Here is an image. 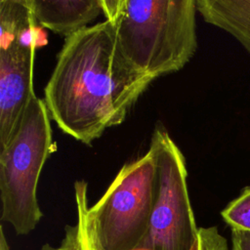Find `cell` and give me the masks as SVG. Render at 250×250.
<instances>
[{"label":"cell","instance_id":"obj_1","mask_svg":"<svg viewBox=\"0 0 250 250\" xmlns=\"http://www.w3.org/2000/svg\"><path fill=\"white\" fill-rule=\"evenodd\" d=\"M153 80L125 58L113 26L104 21L65 38L44 102L63 133L90 145L124 121Z\"/></svg>","mask_w":250,"mask_h":250},{"label":"cell","instance_id":"obj_8","mask_svg":"<svg viewBox=\"0 0 250 250\" xmlns=\"http://www.w3.org/2000/svg\"><path fill=\"white\" fill-rule=\"evenodd\" d=\"M38 23L65 38L82 30L102 11V0H28Z\"/></svg>","mask_w":250,"mask_h":250},{"label":"cell","instance_id":"obj_7","mask_svg":"<svg viewBox=\"0 0 250 250\" xmlns=\"http://www.w3.org/2000/svg\"><path fill=\"white\" fill-rule=\"evenodd\" d=\"M74 196L77 211L76 223L65 226L63 236L58 244L45 243L41 250H102L89 217L87 183L85 181L74 183ZM134 250L148 249L139 247ZM191 250H230V248L217 227H209L199 228L196 241Z\"/></svg>","mask_w":250,"mask_h":250},{"label":"cell","instance_id":"obj_6","mask_svg":"<svg viewBox=\"0 0 250 250\" xmlns=\"http://www.w3.org/2000/svg\"><path fill=\"white\" fill-rule=\"evenodd\" d=\"M36 35L0 47V149L16 132L33 90Z\"/></svg>","mask_w":250,"mask_h":250},{"label":"cell","instance_id":"obj_10","mask_svg":"<svg viewBox=\"0 0 250 250\" xmlns=\"http://www.w3.org/2000/svg\"><path fill=\"white\" fill-rule=\"evenodd\" d=\"M35 21L28 0H1L0 47L36 35Z\"/></svg>","mask_w":250,"mask_h":250},{"label":"cell","instance_id":"obj_11","mask_svg":"<svg viewBox=\"0 0 250 250\" xmlns=\"http://www.w3.org/2000/svg\"><path fill=\"white\" fill-rule=\"evenodd\" d=\"M221 216L231 229L250 232V187L243 188L241 193L222 210Z\"/></svg>","mask_w":250,"mask_h":250},{"label":"cell","instance_id":"obj_12","mask_svg":"<svg viewBox=\"0 0 250 250\" xmlns=\"http://www.w3.org/2000/svg\"><path fill=\"white\" fill-rule=\"evenodd\" d=\"M230 250H250V232L231 229Z\"/></svg>","mask_w":250,"mask_h":250},{"label":"cell","instance_id":"obj_3","mask_svg":"<svg viewBox=\"0 0 250 250\" xmlns=\"http://www.w3.org/2000/svg\"><path fill=\"white\" fill-rule=\"evenodd\" d=\"M50 118L44 100L35 97L13 137L0 149L1 221L19 235L31 232L43 216L37 186L45 162L56 150Z\"/></svg>","mask_w":250,"mask_h":250},{"label":"cell","instance_id":"obj_9","mask_svg":"<svg viewBox=\"0 0 250 250\" xmlns=\"http://www.w3.org/2000/svg\"><path fill=\"white\" fill-rule=\"evenodd\" d=\"M204 21L233 36L250 54V0H195Z\"/></svg>","mask_w":250,"mask_h":250},{"label":"cell","instance_id":"obj_2","mask_svg":"<svg viewBox=\"0 0 250 250\" xmlns=\"http://www.w3.org/2000/svg\"><path fill=\"white\" fill-rule=\"evenodd\" d=\"M102 11L125 58L154 79L183 68L196 51L195 0H102Z\"/></svg>","mask_w":250,"mask_h":250},{"label":"cell","instance_id":"obj_5","mask_svg":"<svg viewBox=\"0 0 250 250\" xmlns=\"http://www.w3.org/2000/svg\"><path fill=\"white\" fill-rule=\"evenodd\" d=\"M149 148L156 160L157 193L147 232L139 247L191 250L199 228L189 200L185 157L162 126L155 128Z\"/></svg>","mask_w":250,"mask_h":250},{"label":"cell","instance_id":"obj_4","mask_svg":"<svg viewBox=\"0 0 250 250\" xmlns=\"http://www.w3.org/2000/svg\"><path fill=\"white\" fill-rule=\"evenodd\" d=\"M157 193L153 151L124 165L89 217L102 250H134L145 238Z\"/></svg>","mask_w":250,"mask_h":250}]
</instances>
